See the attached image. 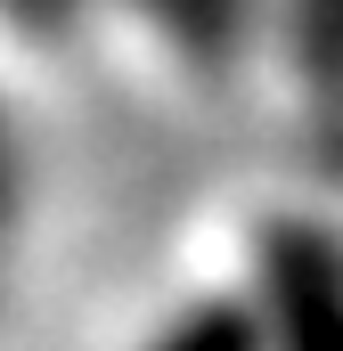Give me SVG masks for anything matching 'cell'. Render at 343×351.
Wrapping results in <instances>:
<instances>
[{
    "label": "cell",
    "mask_w": 343,
    "mask_h": 351,
    "mask_svg": "<svg viewBox=\"0 0 343 351\" xmlns=\"http://www.w3.org/2000/svg\"><path fill=\"white\" fill-rule=\"evenodd\" d=\"M156 351H261V327L246 302H204V311H188V319H172Z\"/></svg>",
    "instance_id": "7a4b0ae2"
},
{
    "label": "cell",
    "mask_w": 343,
    "mask_h": 351,
    "mask_svg": "<svg viewBox=\"0 0 343 351\" xmlns=\"http://www.w3.org/2000/svg\"><path fill=\"white\" fill-rule=\"evenodd\" d=\"M261 351H343V237L319 221L261 229Z\"/></svg>",
    "instance_id": "6da1fadb"
}]
</instances>
